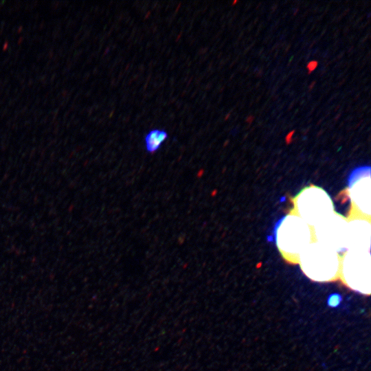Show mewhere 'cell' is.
Returning <instances> with one entry per match:
<instances>
[{
	"label": "cell",
	"instance_id": "cell-2",
	"mask_svg": "<svg viewBox=\"0 0 371 371\" xmlns=\"http://www.w3.org/2000/svg\"><path fill=\"white\" fill-rule=\"evenodd\" d=\"M340 301L339 297L338 295L330 297L328 300V304L330 306H335L339 304Z\"/></svg>",
	"mask_w": 371,
	"mask_h": 371
},
{
	"label": "cell",
	"instance_id": "cell-1",
	"mask_svg": "<svg viewBox=\"0 0 371 371\" xmlns=\"http://www.w3.org/2000/svg\"><path fill=\"white\" fill-rule=\"evenodd\" d=\"M167 138L168 133L165 130L153 129L150 131L144 137L146 151L151 154L155 153Z\"/></svg>",
	"mask_w": 371,
	"mask_h": 371
},
{
	"label": "cell",
	"instance_id": "cell-4",
	"mask_svg": "<svg viewBox=\"0 0 371 371\" xmlns=\"http://www.w3.org/2000/svg\"><path fill=\"white\" fill-rule=\"evenodd\" d=\"M294 132H295L294 131H292L286 135V139L287 141L291 139V135L294 133Z\"/></svg>",
	"mask_w": 371,
	"mask_h": 371
},
{
	"label": "cell",
	"instance_id": "cell-3",
	"mask_svg": "<svg viewBox=\"0 0 371 371\" xmlns=\"http://www.w3.org/2000/svg\"><path fill=\"white\" fill-rule=\"evenodd\" d=\"M317 65H318V63L316 60L310 61L306 65V68L308 71V74L314 71L316 69Z\"/></svg>",
	"mask_w": 371,
	"mask_h": 371
}]
</instances>
